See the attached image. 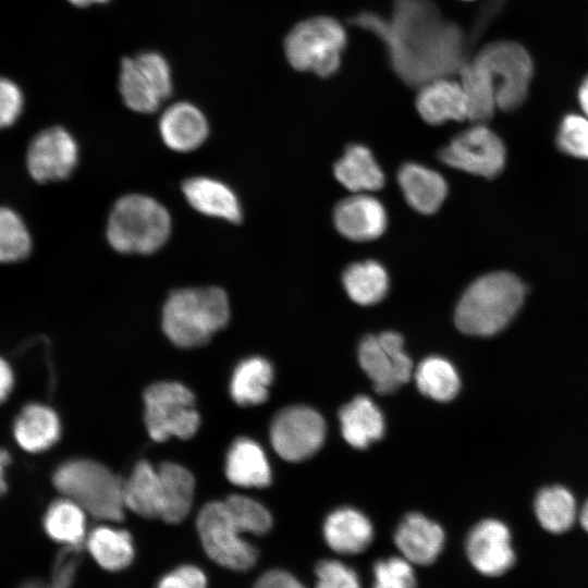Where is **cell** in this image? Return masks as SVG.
I'll return each mask as SVG.
<instances>
[{
	"mask_svg": "<svg viewBox=\"0 0 588 588\" xmlns=\"http://www.w3.org/2000/svg\"><path fill=\"white\" fill-rule=\"evenodd\" d=\"M464 1H474V0H464Z\"/></svg>",
	"mask_w": 588,
	"mask_h": 588,
	"instance_id": "obj_49",
	"label": "cell"
},
{
	"mask_svg": "<svg viewBox=\"0 0 588 588\" xmlns=\"http://www.w3.org/2000/svg\"><path fill=\"white\" fill-rule=\"evenodd\" d=\"M535 514L549 532L562 534L574 524L577 515L573 494L560 486L541 489L535 500Z\"/></svg>",
	"mask_w": 588,
	"mask_h": 588,
	"instance_id": "obj_33",
	"label": "cell"
},
{
	"mask_svg": "<svg viewBox=\"0 0 588 588\" xmlns=\"http://www.w3.org/2000/svg\"><path fill=\"white\" fill-rule=\"evenodd\" d=\"M316 588H362L358 574L339 560H321L315 567Z\"/></svg>",
	"mask_w": 588,
	"mask_h": 588,
	"instance_id": "obj_39",
	"label": "cell"
},
{
	"mask_svg": "<svg viewBox=\"0 0 588 588\" xmlns=\"http://www.w3.org/2000/svg\"><path fill=\"white\" fill-rule=\"evenodd\" d=\"M157 469L162 488L160 519L169 524H179L192 509L194 477L189 470L174 463H162Z\"/></svg>",
	"mask_w": 588,
	"mask_h": 588,
	"instance_id": "obj_26",
	"label": "cell"
},
{
	"mask_svg": "<svg viewBox=\"0 0 588 588\" xmlns=\"http://www.w3.org/2000/svg\"><path fill=\"white\" fill-rule=\"evenodd\" d=\"M47 535L65 548H79L86 540V512L72 500L53 502L44 518Z\"/></svg>",
	"mask_w": 588,
	"mask_h": 588,
	"instance_id": "obj_32",
	"label": "cell"
},
{
	"mask_svg": "<svg viewBox=\"0 0 588 588\" xmlns=\"http://www.w3.org/2000/svg\"><path fill=\"white\" fill-rule=\"evenodd\" d=\"M156 588H207V579L199 567L182 565L162 576Z\"/></svg>",
	"mask_w": 588,
	"mask_h": 588,
	"instance_id": "obj_42",
	"label": "cell"
},
{
	"mask_svg": "<svg viewBox=\"0 0 588 588\" xmlns=\"http://www.w3.org/2000/svg\"><path fill=\"white\" fill-rule=\"evenodd\" d=\"M196 527L206 554L220 566L245 572L256 564L258 551L242 537L224 501L207 503L198 513Z\"/></svg>",
	"mask_w": 588,
	"mask_h": 588,
	"instance_id": "obj_6",
	"label": "cell"
},
{
	"mask_svg": "<svg viewBox=\"0 0 588 588\" xmlns=\"http://www.w3.org/2000/svg\"><path fill=\"white\" fill-rule=\"evenodd\" d=\"M78 161V145L72 134L52 126L38 133L26 154V167L30 176L39 183L68 179Z\"/></svg>",
	"mask_w": 588,
	"mask_h": 588,
	"instance_id": "obj_13",
	"label": "cell"
},
{
	"mask_svg": "<svg viewBox=\"0 0 588 588\" xmlns=\"http://www.w3.org/2000/svg\"><path fill=\"white\" fill-rule=\"evenodd\" d=\"M86 548L97 564L110 572L126 568L135 555L130 532L106 525L98 526L89 532Z\"/></svg>",
	"mask_w": 588,
	"mask_h": 588,
	"instance_id": "obj_28",
	"label": "cell"
},
{
	"mask_svg": "<svg viewBox=\"0 0 588 588\" xmlns=\"http://www.w3.org/2000/svg\"><path fill=\"white\" fill-rule=\"evenodd\" d=\"M446 166L487 179L498 176L505 164V147L485 124L476 123L454 136L439 152Z\"/></svg>",
	"mask_w": 588,
	"mask_h": 588,
	"instance_id": "obj_10",
	"label": "cell"
},
{
	"mask_svg": "<svg viewBox=\"0 0 588 588\" xmlns=\"http://www.w3.org/2000/svg\"><path fill=\"white\" fill-rule=\"evenodd\" d=\"M475 59L491 74L499 109L513 111L524 103L534 75V62L524 46L510 40L494 41Z\"/></svg>",
	"mask_w": 588,
	"mask_h": 588,
	"instance_id": "obj_8",
	"label": "cell"
},
{
	"mask_svg": "<svg viewBox=\"0 0 588 588\" xmlns=\"http://www.w3.org/2000/svg\"><path fill=\"white\" fill-rule=\"evenodd\" d=\"M79 564V549L66 548L56 560L50 581L29 580L20 588H72Z\"/></svg>",
	"mask_w": 588,
	"mask_h": 588,
	"instance_id": "obj_40",
	"label": "cell"
},
{
	"mask_svg": "<svg viewBox=\"0 0 588 588\" xmlns=\"http://www.w3.org/2000/svg\"><path fill=\"white\" fill-rule=\"evenodd\" d=\"M421 119L431 125L468 120V105L460 81L438 77L419 86L415 100Z\"/></svg>",
	"mask_w": 588,
	"mask_h": 588,
	"instance_id": "obj_16",
	"label": "cell"
},
{
	"mask_svg": "<svg viewBox=\"0 0 588 588\" xmlns=\"http://www.w3.org/2000/svg\"><path fill=\"white\" fill-rule=\"evenodd\" d=\"M32 249V237L21 216L11 208L0 207V262L25 259Z\"/></svg>",
	"mask_w": 588,
	"mask_h": 588,
	"instance_id": "obj_35",
	"label": "cell"
},
{
	"mask_svg": "<svg viewBox=\"0 0 588 588\" xmlns=\"http://www.w3.org/2000/svg\"><path fill=\"white\" fill-rule=\"evenodd\" d=\"M182 193L188 205L204 216L238 223L243 209L236 193L224 182L204 175L186 179Z\"/></svg>",
	"mask_w": 588,
	"mask_h": 588,
	"instance_id": "obj_19",
	"label": "cell"
},
{
	"mask_svg": "<svg viewBox=\"0 0 588 588\" xmlns=\"http://www.w3.org/2000/svg\"><path fill=\"white\" fill-rule=\"evenodd\" d=\"M228 479L241 487H266L271 481V471L260 445L247 438L237 439L226 455Z\"/></svg>",
	"mask_w": 588,
	"mask_h": 588,
	"instance_id": "obj_24",
	"label": "cell"
},
{
	"mask_svg": "<svg viewBox=\"0 0 588 588\" xmlns=\"http://www.w3.org/2000/svg\"><path fill=\"white\" fill-rule=\"evenodd\" d=\"M124 505L145 518H161L162 488L158 469L140 461L123 485Z\"/></svg>",
	"mask_w": 588,
	"mask_h": 588,
	"instance_id": "obj_25",
	"label": "cell"
},
{
	"mask_svg": "<svg viewBox=\"0 0 588 588\" xmlns=\"http://www.w3.org/2000/svg\"><path fill=\"white\" fill-rule=\"evenodd\" d=\"M333 222L344 237L354 242H367L384 233L388 217L377 198L366 193H356L336 204Z\"/></svg>",
	"mask_w": 588,
	"mask_h": 588,
	"instance_id": "obj_15",
	"label": "cell"
},
{
	"mask_svg": "<svg viewBox=\"0 0 588 588\" xmlns=\"http://www.w3.org/2000/svg\"><path fill=\"white\" fill-rule=\"evenodd\" d=\"M230 319L225 291L218 286L183 287L171 292L162 309V328L177 346L206 344Z\"/></svg>",
	"mask_w": 588,
	"mask_h": 588,
	"instance_id": "obj_2",
	"label": "cell"
},
{
	"mask_svg": "<svg viewBox=\"0 0 588 588\" xmlns=\"http://www.w3.org/2000/svg\"><path fill=\"white\" fill-rule=\"evenodd\" d=\"M415 379L424 395L439 402L454 399L461 384L453 365L439 356L425 358L417 367Z\"/></svg>",
	"mask_w": 588,
	"mask_h": 588,
	"instance_id": "obj_34",
	"label": "cell"
},
{
	"mask_svg": "<svg viewBox=\"0 0 588 588\" xmlns=\"http://www.w3.org/2000/svg\"><path fill=\"white\" fill-rule=\"evenodd\" d=\"M119 91L124 105L132 111H157L172 93L171 70L167 60L154 51L123 59Z\"/></svg>",
	"mask_w": 588,
	"mask_h": 588,
	"instance_id": "obj_9",
	"label": "cell"
},
{
	"mask_svg": "<svg viewBox=\"0 0 588 588\" xmlns=\"http://www.w3.org/2000/svg\"><path fill=\"white\" fill-rule=\"evenodd\" d=\"M59 434L60 424L57 414L39 404L24 407L14 424L15 439L28 452H40L50 448Z\"/></svg>",
	"mask_w": 588,
	"mask_h": 588,
	"instance_id": "obj_27",
	"label": "cell"
},
{
	"mask_svg": "<svg viewBox=\"0 0 588 588\" xmlns=\"http://www.w3.org/2000/svg\"><path fill=\"white\" fill-rule=\"evenodd\" d=\"M145 424L156 441L169 437L187 439L194 436L200 417L194 408V395L179 382H158L144 393Z\"/></svg>",
	"mask_w": 588,
	"mask_h": 588,
	"instance_id": "obj_7",
	"label": "cell"
},
{
	"mask_svg": "<svg viewBox=\"0 0 588 588\" xmlns=\"http://www.w3.org/2000/svg\"><path fill=\"white\" fill-rule=\"evenodd\" d=\"M335 179L353 193L378 191L384 185V174L370 149L350 145L333 168Z\"/></svg>",
	"mask_w": 588,
	"mask_h": 588,
	"instance_id": "obj_23",
	"label": "cell"
},
{
	"mask_svg": "<svg viewBox=\"0 0 588 588\" xmlns=\"http://www.w3.org/2000/svg\"><path fill=\"white\" fill-rule=\"evenodd\" d=\"M53 483L86 514L102 520L123 519L124 482L106 466L88 460L71 461L57 469Z\"/></svg>",
	"mask_w": 588,
	"mask_h": 588,
	"instance_id": "obj_4",
	"label": "cell"
},
{
	"mask_svg": "<svg viewBox=\"0 0 588 588\" xmlns=\"http://www.w3.org/2000/svg\"><path fill=\"white\" fill-rule=\"evenodd\" d=\"M339 418L342 436L353 448L365 449L383 436V416L372 400L365 395L344 405Z\"/></svg>",
	"mask_w": 588,
	"mask_h": 588,
	"instance_id": "obj_22",
	"label": "cell"
},
{
	"mask_svg": "<svg viewBox=\"0 0 588 588\" xmlns=\"http://www.w3.org/2000/svg\"><path fill=\"white\" fill-rule=\"evenodd\" d=\"M460 83L468 105V120L483 124L490 120L497 107L495 87L490 72L474 58L458 71Z\"/></svg>",
	"mask_w": 588,
	"mask_h": 588,
	"instance_id": "obj_29",
	"label": "cell"
},
{
	"mask_svg": "<svg viewBox=\"0 0 588 588\" xmlns=\"http://www.w3.org/2000/svg\"><path fill=\"white\" fill-rule=\"evenodd\" d=\"M397 181L407 204L424 215L436 212L448 194L444 177L418 163L403 164L397 172Z\"/></svg>",
	"mask_w": 588,
	"mask_h": 588,
	"instance_id": "obj_21",
	"label": "cell"
},
{
	"mask_svg": "<svg viewBox=\"0 0 588 588\" xmlns=\"http://www.w3.org/2000/svg\"><path fill=\"white\" fill-rule=\"evenodd\" d=\"M171 229V215L160 201L145 194L130 193L113 204L106 238L118 253L150 255L168 242Z\"/></svg>",
	"mask_w": 588,
	"mask_h": 588,
	"instance_id": "obj_3",
	"label": "cell"
},
{
	"mask_svg": "<svg viewBox=\"0 0 588 588\" xmlns=\"http://www.w3.org/2000/svg\"><path fill=\"white\" fill-rule=\"evenodd\" d=\"M322 534L329 548L343 555L364 552L373 539L370 520L352 507H340L330 513L323 523Z\"/></svg>",
	"mask_w": 588,
	"mask_h": 588,
	"instance_id": "obj_20",
	"label": "cell"
},
{
	"mask_svg": "<svg viewBox=\"0 0 588 588\" xmlns=\"http://www.w3.org/2000/svg\"><path fill=\"white\" fill-rule=\"evenodd\" d=\"M465 551L471 566L489 577L505 574L516 561L509 527L493 518L483 519L470 529Z\"/></svg>",
	"mask_w": 588,
	"mask_h": 588,
	"instance_id": "obj_14",
	"label": "cell"
},
{
	"mask_svg": "<svg viewBox=\"0 0 588 588\" xmlns=\"http://www.w3.org/2000/svg\"><path fill=\"white\" fill-rule=\"evenodd\" d=\"M13 385V373L5 360L0 358V403L9 395Z\"/></svg>",
	"mask_w": 588,
	"mask_h": 588,
	"instance_id": "obj_44",
	"label": "cell"
},
{
	"mask_svg": "<svg viewBox=\"0 0 588 588\" xmlns=\"http://www.w3.org/2000/svg\"><path fill=\"white\" fill-rule=\"evenodd\" d=\"M24 105L20 87L7 77H0V130L13 125Z\"/></svg>",
	"mask_w": 588,
	"mask_h": 588,
	"instance_id": "obj_41",
	"label": "cell"
},
{
	"mask_svg": "<svg viewBox=\"0 0 588 588\" xmlns=\"http://www.w3.org/2000/svg\"><path fill=\"white\" fill-rule=\"evenodd\" d=\"M444 531L439 524L420 513L407 514L394 532V543L412 564L430 565L444 547Z\"/></svg>",
	"mask_w": 588,
	"mask_h": 588,
	"instance_id": "obj_18",
	"label": "cell"
},
{
	"mask_svg": "<svg viewBox=\"0 0 588 588\" xmlns=\"http://www.w3.org/2000/svg\"><path fill=\"white\" fill-rule=\"evenodd\" d=\"M10 462L8 452L0 450V495L5 491L4 468Z\"/></svg>",
	"mask_w": 588,
	"mask_h": 588,
	"instance_id": "obj_46",
	"label": "cell"
},
{
	"mask_svg": "<svg viewBox=\"0 0 588 588\" xmlns=\"http://www.w3.org/2000/svg\"><path fill=\"white\" fill-rule=\"evenodd\" d=\"M525 297L522 281L510 272H491L475 280L460 298L454 321L466 334L489 336L504 329Z\"/></svg>",
	"mask_w": 588,
	"mask_h": 588,
	"instance_id": "obj_1",
	"label": "cell"
},
{
	"mask_svg": "<svg viewBox=\"0 0 588 588\" xmlns=\"http://www.w3.org/2000/svg\"><path fill=\"white\" fill-rule=\"evenodd\" d=\"M558 147L566 155L588 159V118L567 114L556 136Z\"/></svg>",
	"mask_w": 588,
	"mask_h": 588,
	"instance_id": "obj_38",
	"label": "cell"
},
{
	"mask_svg": "<svg viewBox=\"0 0 588 588\" xmlns=\"http://www.w3.org/2000/svg\"><path fill=\"white\" fill-rule=\"evenodd\" d=\"M159 133L169 149L176 152H189L206 142L209 124L198 107L187 101H179L162 112L159 120Z\"/></svg>",
	"mask_w": 588,
	"mask_h": 588,
	"instance_id": "obj_17",
	"label": "cell"
},
{
	"mask_svg": "<svg viewBox=\"0 0 588 588\" xmlns=\"http://www.w3.org/2000/svg\"><path fill=\"white\" fill-rule=\"evenodd\" d=\"M324 437L323 418L315 409L303 405L282 409L270 428L273 449L289 462H299L315 454Z\"/></svg>",
	"mask_w": 588,
	"mask_h": 588,
	"instance_id": "obj_12",
	"label": "cell"
},
{
	"mask_svg": "<svg viewBox=\"0 0 588 588\" xmlns=\"http://www.w3.org/2000/svg\"><path fill=\"white\" fill-rule=\"evenodd\" d=\"M342 282L350 298L363 306L379 303L389 290L387 270L375 260L351 264L343 271Z\"/></svg>",
	"mask_w": 588,
	"mask_h": 588,
	"instance_id": "obj_30",
	"label": "cell"
},
{
	"mask_svg": "<svg viewBox=\"0 0 588 588\" xmlns=\"http://www.w3.org/2000/svg\"><path fill=\"white\" fill-rule=\"evenodd\" d=\"M273 379L270 363L261 357H252L242 362L231 380V395L243 406L258 405L268 397Z\"/></svg>",
	"mask_w": 588,
	"mask_h": 588,
	"instance_id": "obj_31",
	"label": "cell"
},
{
	"mask_svg": "<svg viewBox=\"0 0 588 588\" xmlns=\"http://www.w3.org/2000/svg\"><path fill=\"white\" fill-rule=\"evenodd\" d=\"M346 44L344 26L334 17L319 15L294 25L284 39V53L295 70L330 77L341 66Z\"/></svg>",
	"mask_w": 588,
	"mask_h": 588,
	"instance_id": "obj_5",
	"label": "cell"
},
{
	"mask_svg": "<svg viewBox=\"0 0 588 588\" xmlns=\"http://www.w3.org/2000/svg\"><path fill=\"white\" fill-rule=\"evenodd\" d=\"M69 2H71L73 5H76V7H87L89 4H94V3H103V2H107L109 0H68Z\"/></svg>",
	"mask_w": 588,
	"mask_h": 588,
	"instance_id": "obj_48",
	"label": "cell"
},
{
	"mask_svg": "<svg viewBox=\"0 0 588 588\" xmlns=\"http://www.w3.org/2000/svg\"><path fill=\"white\" fill-rule=\"evenodd\" d=\"M578 101L579 105L588 118V75L583 79L579 89H578Z\"/></svg>",
	"mask_w": 588,
	"mask_h": 588,
	"instance_id": "obj_45",
	"label": "cell"
},
{
	"mask_svg": "<svg viewBox=\"0 0 588 588\" xmlns=\"http://www.w3.org/2000/svg\"><path fill=\"white\" fill-rule=\"evenodd\" d=\"M358 359L380 394L394 392L412 376L413 364L403 348V338L393 331L364 338L358 347Z\"/></svg>",
	"mask_w": 588,
	"mask_h": 588,
	"instance_id": "obj_11",
	"label": "cell"
},
{
	"mask_svg": "<svg viewBox=\"0 0 588 588\" xmlns=\"http://www.w3.org/2000/svg\"><path fill=\"white\" fill-rule=\"evenodd\" d=\"M579 519L583 528L588 532V501L584 504L580 511Z\"/></svg>",
	"mask_w": 588,
	"mask_h": 588,
	"instance_id": "obj_47",
	"label": "cell"
},
{
	"mask_svg": "<svg viewBox=\"0 0 588 588\" xmlns=\"http://www.w3.org/2000/svg\"><path fill=\"white\" fill-rule=\"evenodd\" d=\"M224 503L243 534L260 536L271 528L272 517L259 502L245 495L232 494Z\"/></svg>",
	"mask_w": 588,
	"mask_h": 588,
	"instance_id": "obj_36",
	"label": "cell"
},
{
	"mask_svg": "<svg viewBox=\"0 0 588 588\" xmlns=\"http://www.w3.org/2000/svg\"><path fill=\"white\" fill-rule=\"evenodd\" d=\"M253 588H306L295 576L283 569L264 573Z\"/></svg>",
	"mask_w": 588,
	"mask_h": 588,
	"instance_id": "obj_43",
	"label": "cell"
},
{
	"mask_svg": "<svg viewBox=\"0 0 588 588\" xmlns=\"http://www.w3.org/2000/svg\"><path fill=\"white\" fill-rule=\"evenodd\" d=\"M372 588H416L412 563L403 556L378 560L372 566Z\"/></svg>",
	"mask_w": 588,
	"mask_h": 588,
	"instance_id": "obj_37",
	"label": "cell"
}]
</instances>
